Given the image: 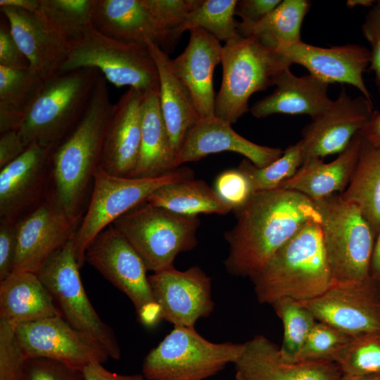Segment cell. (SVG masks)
<instances>
[{
	"mask_svg": "<svg viewBox=\"0 0 380 380\" xmlns=\"http://www.w3.org/2000/svg\"><path fill=\"white\" fill-rule=\"evenodd\" d=\"M233 212L236 223L224 234L229 245L224 265L229 274L250 279L305 224L322 221L313 201L281 189L255 192Z\"/></svg>",
	"mask_w": 380,
	"mask_h": 380,
	"instance_id": "6da1fadb",
	"label": "cell"
},
{
	"mask_svg": "<svg viewBox=\"0 0 380 380\" xmlns=\"http://www.w3.org/2000/svg\"><path fill=\"white\" fill-rule=\"evenodd\" d=\"M107 80L101 75L89 104L75 127L52 149L50 167L53 199L75 222L99 165L107 123L113 106Z\"/></svg>",
	"mask_w": 380,
	"mask_h": 380,
	"instance_id": "7a4b0ae2",
	"label": "cell"
},
{
	"mask_svg": "<svg viewBox=\"0 0 380 380\" xmlns=\"http://www.w3.org/2000/svg\"><path fill=\"white\" fill-rule=\"evenodd\" d=\"M260 303L284 298L298 302L317 297L335 284L320 224H305L252 277Z\"/></svg>",
	"mask_w": 380,
	"mask_h": 380,
	"instance_id": "3957f363",
	"label": "cell"
},
{
	"mask_svg": "<svg viewBox=\"0 0 380 380\" xmlns=\"http://www.w3.org/2000/svg\"><path fill=\"white\" fill-rule=\"evenodd\" d=\"M221 64L222 79L215 115L231 125L249 110L248 100L253 94L275 86L279 75L292 65L253 35L225 43Z\"/></svg>",
	"mask_w": 380,
	"mask_h": 380,
	"instance_id": "277c9868",
	"label": "cell"
},
{
	"mask_svg": "<svg viewBox=\"0 0 380 380\" xmlns=\"http://www.w3.org/2000/svg\"><path fill=\"white\" fill-rule=\"evenodd\" d=\"M101 75L81 68L44 80L18 130L25 144L60 142L80 120Z\"/></svg>",
	"mask_w": 380,
	"mask_h": 380,
	"instance_id": "5b68a950",
	"label": "cell"
},
{
	"mask_svg": "<svg viewBox=\"0 0 380 380\" xmlns=\"http://www.w3.org/2000/svg\"><path fill=\"white\" fill-rule=\"evenodd\" d=\"M194 178L188 167L151 177H120L111 175L100 165L93 177V189L87 212L76 229L73 240L79 267L85 262V253L93 240L117 219L146 202L158 188Z\"/></svg>",
	"mask_w": 380,
	"mask_h": 380,
	"instance_id": "8992f818",
	"label": "cell"
},
{
	"mask_svg": "<svg viewBox=\"0 0 380 380\" xmlns=\"http://www.w3.org/2000/svg\"><path fill=\"white\" fill-rule=\"evenodd\" d=\"M335 284L368 281L376 236L360 210L339 194L314 201Z\"/></svg>",
	"mask_w": 380,
	"mask_h": 380,
	"instance_id": "52a82bcc",
	"label": "cell"
},
{
	"mask_svg": "<svg viewBox=\"0 0 380 380\" xmlns=\"http://www.w3.org/2000/svg\"><path fill=\"white\" fill-rule=\"evenodd\" d=\"M200 224L198 216L182 215L147 202L112 223L153 272L173 267L179 253L196 246Z\"/></svg>",
	"mask_w": 380,
	"mask_h": 380,
	"instance_id": "ba28073f",
	"label": "cell"
},
{
	"mask_svg": "<svg viewBox=\"0 0 380 380\" xmlns=\"http://www.w3.org/2000/svg\"><path fill=\"white\" fill-rule=\"evenodd\" d=\"M244 343H213L194 327L174 326L145 357L142 374L146 380H203L234 364Z\"/></svg>",
	"mask_w": 380,
	"mask_h": 380,
	"instance_id": "9c48e42d",
	"label": "cell"
},
{
	"mask_svg": "<svg viewBox=\"0 0 380 380\" xmlns=\"http://www.w3.org/2000/svg\"><path fill=\"white\" fill-rule=\"evenodd\" d=\"M94 68L117 87L142 92L159 86L156 64L145 45L119 41L92 27L70 44L58 73Z\"/></svg>",
	"mask_w": 380,
	"mask_h": 380,
	"instance_id": "30bf717a",
	"label": "cell"
},
{
	"mask_svg": "<svg viewBox=\"0 0 380 380\" xmlns=\"http://www.w3.org/2000/svg\"><path fill=\"white\" fill-rule=\"evenodd\" d=\"M85 262L129 298L138 321L144 326L153 327L163 319L144 262L112 224L90 243L86 251Z\"/></svg>",
	"mask_w": 380,
	"mask_h": 380,
	"instance_id": "8fae6325",
	"label": "cell"
},
{
	"mask_svg": "<svg viewBox=\"0 0 380 380\" xmlns=\"http://www.w3.org/2000/svg\"><path fill=\"white\" fill-rule=\"evenodd\" d=\"M73 237L44 264L37 275L63 317L73 327L94 336L106 348L110 358L118 360L121 350L115 334L101 319L84 289L75 255Z\"/></svg>",
	"mask_w": 380,
	"mask_h": 380,
	"instance_id": "7c38bea8",
	"label": "cell"
},
{
	"mask_svg": "<svg viewBox=\"0 0 380 380\" xmlns=\"http://www.w3.org/2000/svg\"><path fill=\"white\" fill-rule=\"evenodd\" d=\"M15 334L25 360L48 358L82 371L110 357L97 339L73 327L62 316L20 324L15 327Z\"/></svg>",
	"mask_w": 380,
	"mask_h": 380,
	"instance_id": "4fadbf2b",
	"label": "cell"
},
{
	"mask_svg": "<svg viewBox=\"0 0 380 380\" xmlns=\"http://www.w3.org/2000/svg\"><path fill=\"white\" fill-rule=\"evenodd\" d=\"M93 25L115 39L145 46L151 42L167 53L179 39L156 0H94Z\"/></svg>",
	"mask_w": 380,
	"mask_h": 380,
	"instance_id": "5bb4252c",
	"label": "cell"
},
{
	"mask_svg": "<svg viewBox=\"0 0 380 380\" xmlns=\"http://www.w3.org/2000/svg\"><path fill=\"white\" fill-rule=\"evenodd\" d=\"M372 279L359 284H334L317 297L299 302L315 318L353 338L380 334V300Z\"/></svg>",
	"mask_w": 380,
	"mask_h": 380,
	"instance_id": "9a60e30c",
	"label": "cell"
},
{
	"mask_svg": "<svg viewBox=\"0 0 380 380\" xmlns=\"http://www.w3.org/2000/svg\"><path fill=\"white\" fill-rule=\"evenodd\" d=\"M71 220L53 198L43 201L16 223L13 272L37 274L75 233Z\"/></svg>",
	"mask_w": 380,
	"mask_h": 380,
	"instance_id": "2e32d148",
	"label": "cell"
},
{
	"mask_svg": "<svg viewBox=\"0 0 380 380\" xmlns=\"http://www.w3.org/2000/svg\"><path fill=\"white\" fill-rule=\"evenodd\" d=\"M163 319L174 326L194 327L213 311L211 279L198 266L186 270L174 266L148 276Z\"/></svg>",
	"mask_w": 380,
	"mask_h": 380,
	"instance_id": "e0dca14e",
	"label": "cell"
},
{
	"mask_svg": "<svg viewBox=\"0 0 380 380\" xmlns=\"http://www.w3.org/2000/svg\"><path fill=\"white\" fill-rule=\"evenodd\" d=\"M372 101L365 96L352 98L345 89L301 132L304 160L341 153L371 118Z\"/></svg>",
	"mask_w": 380,
	"mask_h": 380,
	"instance_id": "ac0fdd59",
	"label": "cell"
},
{
	"mask_svg": "<svg viewBox=\"0 0 380 380\" xmlns=\"http://www.w3.org/2000/svg\"><path fill=\"white\" fill-rule=\"evenodd\" d=\"M277 52L291 64L305 67L310 75L329 84H347L357 88L363 96L372 101L363 79V72L370 64V51L358 44L320 47L302 41L280 47Z\"/></svg>",
	"mask_w": 380,
	"mask_h": 380,
	"instance_id": "d6986e66",
	"label": "cell"
},
{
	"mask_svg": "<svg viewBox=\"0 0 380 380\" xmlns=\"http://www.w3.org/2000/svg\"><path fill=\"white\" fill-rule=\"evenodd\" d=\"M144 92L129 88L113 104L105 132L99 165L107 172L131 177L139 153Z\"/></svg>",
	"mask_w": 380,
	"mask_h": 380,
	"instance_id": "ffe728a7",
	"label": "cell"
},
{
	"mask_svg": "<svg viewBox=\"0 0 380 380\" xmlns=\"http://www.w3.org/2000/svg\"><path fill=\"white\" fill-rule=\"evenodd\" d=\"M234 365L236 372L249 380H339L343 375L334 362L288 360L280 348L262 335L244 343Z\"/></svg>",
	"mask_w": 380,
	"mask_h": 380,
	"instance_id": "44dd1931",
	"label": "cell"
},
{
	"mask_svg": "<svg viewBox=\"0 0 380 380\" xmlns=\"http://www.w3.org/2000/svg\"><path fill=\"white\" fill-rule=\"evenodd\" d=\"M232 125L216 115L201 118L187 132L176 159V167L216 153L232 151L258 167L278 159L284 151L253 143L236 132Z\"/></svg>",
	"mask_w": 380,
	"mask_h": 380,
	"instance_id": "7402d4cb",
	"label": "cell"
},
{
	"mask_svg": "<svg viewBox=\"0 0 380 380\" xmlns=\"http://www.w3.org/2000/svg\"><path fill=\"white\" fill-rule=\"evenodd\" d=\"M184 51L170 59L171 67L189 91L201 118L215 115V68L221 63L222 46L213 34L201 28L189 30Z\"/></svg>",
	"mask_w": 380,
	"mask_h": 380,
	"instance_id": "603a6c76",
	"label": "cell"
},
{
	"mask_svg": "<svg viewBox=\"0 0 380 380\" xmlns=\"http://www.w3.org/2000/svg\"><path fill=\"white\" fill-rule=\"evenodd\" d=\"M53 148L31 144L19 157L1 169V219L18 221L23 212L37 204Z\"/></svg>",
	"mask_w": 380,
	"mask_h": 380,
	"instance_id": "cb8c5ba5",
	"label": "cell"
},
{
	"mask_svg": "<svg viewBox=\"0 0 380 380\" xmlns=\"http://www.w3.org/2000/svg\"><path fill=\"white\" fill-rule=\"evenodd\" d=\"M0 8L14 39L30 63V69L43 81L58 74L70 44L37 13L13 7Z\"/></svg>",
	"mask_w": 380,
	"mask_h": 380,
	"instance_id": "d4e9b609",
	"label": "cell"
},
{
	"mask_svg": "<svg viewBox=\"0 0 380 380\" xmlns=\"http://www.w3.org/2000/svg\"><path fill=\"white\" fill-rule=\"evenodd\" d=\"M362 143L363 137L358 132L334 160L324 163L319 158L305 160L296 174L278 189L299 192L313 201L343 193L355 171Z\"/></svg>",
	"mask_w": 380,
	"mask_h": 380,
	"instance_id": "484cf974",
	"label": "cell"
},
{
	"mask_svg": "<svg viewBox=\"0 0 380 380\" xmlns=\"http://www.w3.org/2000/svg\"><path fill=\"white\" fill-rule=\"evenodd\" d=\"M273 92L257 101L250 109L257 118L273 114L307 115L314 118L331 103L329 84L308 74L296 76L290 69L277 78Z\"/></svg>",
	"mask_w": 380,
	"mask_h": 380,
	"instance_id": "4316f807",
	"label": "cell"
},
{
	"mask_svg": "<svg viewBox=\"0 0 380 380\" xmlns=\"http://www.w3.org/2000/svg\"><path fill=\"white\" fill-rule=\"evenodd\" d=\"M146 46L158 68L160 111L177 159L187 132L200 117L189 91L174 72L168 53L153 43Z\"/></svg>",
	"mask_w": 380,
	"mask_h": 380,
	"instance_id": "83f0119b",
	"label": "cell"
},
{
	"mask_svg": "<svg viewBox=\"0 0 380 380\" xmlns=\"http://www.w3.org/2000/svg\"><path fill=\"white\" fill-rule=\"evenodd\" d=\"M56 316L62 314L37 274L13 272L0 281V319L16 327Z\"/></svg>",
	"mask_w": 380,
	"mask_h": 380,
	"instance_id": "f1b7e54d",
	"label": "cell"
},
{
	"mask_svg": "<svg viewBox=\"0 0 380 380\" xmlns=\"http://www.w3.org/2000/svg\"><path fill=\"white\" fill-rule=\"evenodd\" d=\"M175 163L176 157L160 111L158 86L144 95L140 149L131 177L163 175L177 168Z\"/></svg>",
	"mask_w": 380,
	"mask_h": 380,
	"instance_id": "f546056e",
	"label": "cell"
},
{
	"mask_svg": "<svg viewBox=\"0 0 380 380\" xmlns=\"http://www.w3.org/2000/svg\"><path fill=\"white\" fill-rule=\"evenodd\" d=\"M339 194L360 210L376 236L380 231V146L363 138L353 175L346 190Z\"/></svg>",
	"mask_w": 380,
	"mask_h": 380,
	"instance_id": "4dcf8cb0",
	"label": "cell"
},
{
	"mask_svg": "<svg viewBox=\"0 0 380 380\" xmlns=\"http://www.w3.org/2000/svg\"><path fill=\"white\" fill-rule=\"evenodd\" d=\"M146 202L186 216L226 215L232 211L213 188L195 178L163 186L155 190Z\"/></svg>",
	"mask_w": 380,
	"mask_h": 380,
	"instance_id": "1f68e13d",
	"label": "cell"
},
{
	"mask_svg": "<svg viewBox=\"0 0 380 380\" xmlns=\"http://www.w3.org/2000/svg\"><path fill=\"white\" fill-rule=\"evenodd\" d=\"M311 3L308 0H284L263 20L255 24H238L241 36L253 35L277 51L300 42V28Z\"/></svg>",
	"mask_w": 380,
	"mask_h": 380,
	"instance_id": "d6a6232c",
	"label": "cell"
},
{
	"mask_svg": "<svg viewBox=\"0 0 380 380\" xmlns=\"http://www.w3.org/2000/svg\"><path fill=\"white\" fill-rule=\"evenodd\" d=\"M42 82L30 69L0 66V133L19 129Z\"/></svg>",
	"mask_w": 380,
	"mask_h": 380,
	"instance_id": "836d02e7",
	"label": "cell"
},
{
	"mask_svg": "<svg viewBox=\"0 0 380 380\" xmlns=\"http://www.w3.org/2000/svg\"><path fill=\"white\" fill-rule=\"evenodd\" d=\"M94 0H40L37 13L70 44L93 25Z\"/></svg>",
	"mask_w": 380,
	"mask_h": 380,
	"instance_id": "e575fe53",
	"label": "cell"
},
{
	"mask_svg": "<svg viewBox=\"0 0 380 380\" xmlns=\"http://www.w3.org/2000/svg\"><path fill=\"white\" fill-rule=\"evenodd\" d=\"M236 0H203L184 18L177 32L201 28L225 43L239 37V22L234 19Z\"/></svg>",
	"mask_w": 380,
	"mask_h": 380,
	"instance_id": "d590c367",
	"label": "cell"
},
{
	"mask_svg": "<svg viewBox=\"0 0 380 380\" xmlns=\"http://www.w3.org/2000/svg\"><path fill=\"white\" fill-rule=\"evenodd\" d=\"M303 162V147L300 140L289 146L278 159L265 167H258L243 159L238 168L248 177L257 192L277 189L296 174Z\"/></svg>",
	"mask_w": 380,
	"mask_h": 380,
	"instance_id": "8d00e7d4",
	"label": "cell"
},
{
	"mask_svg": "<svg viewBox=\"0 0 380 380\" xmlns=\"http://www.w3.org/2000/svg\"><path fill=\"white\" fill-rule=\"evenodd\" d=\"M272 305L283 324L281 355L295 362L317 320L300 303L291 299H280Z\"/></svg>",
	"mask_w": 380,
	"mask_h": 380,
	"instance_id": "74e56055",
	"label": "cell"
},
{
	"mask_svg": "<svg viewBox=\"0 0 380 380\" xmlns=\"http://www.w3.org/2000/svg\"><path fill=\"white\" fill-rule=\"evenodd\" d=\"M336 364L348 376L380 374V334L353 338Z\"/></svg>",
	"mask_w": 380,
	"mask_h": 380,
	"instance_id": "f35d334b",
	"label": "cell"
},
{
	"mask_svg": "<svg viewBox=\"0 0 380 380\" xmlns=\"http://www.w3.org/2000/svg\"><path fill=\"white\" fill-rule=\"evenodd\" d=\"M352 339L334 327L317 321L295 362L325 360L336 363Z\"/></svg>",
	"mask_w": 380,
	"mask_h": 380,
	"instance_id": "ab89813d",
	"label": "cell"
},
{
	"mask_svg": "<svg viewBox=\"0 0 380 380\" xmlns=\"http://www.w3.org/2000/svg\"><path fill=\"white\" fill-rule=\"evenodd\" d=\"M25 360L15 326L0 319V380H20Z\"/></svg>",
	"mask_w": 380,
	"mask_h": 380,
	"instance_id": "60d3db41",
	"label": "cell"
},
{
	"mask_svg": "<svg viewBox=\"0 0 380 380\" xmlns=\"http://www.w3.org/2000/svg\"><path fill=\"white\" fill-rule=\"evenodd\" d=\"M213 189L232 211L243 206L255 193L249 179L239 168L220 173L215 180Z\"/></svg>",
	"mask_w": 380,
	"mask_h": 380,
	"instance_id": "b9f144b4",
	"label": "cell"
},
{
	"mask_svg": "<svg viewBox=\"0 0 380 380\" xmlns=\"http://www.w3.org/2000/svg\"><path fill=\"white\" fill-rule=\"evenodd\" d=\"M20 380H85L82 370L44 357L25 360Z\"/></svg>",
	"mask_w": 380,
	"mask_h": 380,
	"instance_id": "7bdbcfd3",
	"label": "cell"
},
{
	"mask_svg": "<svg viewBox=\"0 0 380 380\" xmlns=\"http://www.w3.org/2000/svg\"><path fill=\"white\" fill-rule=\"evenodd\" d=\"M362 30L371 46L370 69L374 72L376 84L380 90V0L375 1L368 11Z\"/></svg>",
	"mask_w": 380,
	"mask_h": 380,
	"instance_id": "ee69618b",
	"label": "cell"
},
{
	"mask_svg": "<svg viewBox=\"0 0 380 380\" xmlns=\"http://www.w3.org/2000/svg\"><path fill=\"white\" fill-rule=\"evenodd\" d=\"M0 66L18 70L30 69V63L14 39L7 20H1L0 25Z\"/></svg>",
	"mask_w": 380,
	"mask_h": 380,
	"instance_id": "f6af8a7d",
	"label": "cell"
},
{
	"mask_svg": "<svg viewBox=\"0 0 380 380\" xmlns=\"http://www.w3.org/2000/svg\"><path fill=\"white\" fill-rule=\"evenodd\" d=\"M16 223L1 219L0 224V281L12 273L16 249Z\"/></svg>",
	"mask_w": 380,
	"mask_h": 380,
	"instance_id": "bcb514c9",
	"label": "cell"
},
{
	"mask_svg": "<svg viewBox=\"0 0 380 380\" xmlns=\"http://www.w3.org/2000/svg\"><path fill=\"white\" fill-rule=\"evenodd\" d=\"M280 0H239L235 13L241 23L255 24L266 18L281 2Z\"/></svg>",
	"mask_w": 380,
	"mask_h": 380,
	"instance_id": "7dc6e473",
	"label": "cell"
},
{
	"mask_svg": "<svg viewBox=\"0 0 380 380\" xmlns=\"http://www.w3.org/2000/svg\"><path fill=\"white\" fill-rule=\"evenodd\" d=\"M18 130L1 133L0 136V169L19 157L26 149Z\"/></svg>",
	"mask_w": 380,
	"mask_h": 380,
	"instance_id": "c3c4849f",
	"label": "cell"
},
{
	"mask_svg": "<svg viewBox=\"0 0 380 380\" xmlns=\"http://www.w3.org/2000/svg\"><path fill=\"white\" fill-rule=\"evenodd\" d=\"M82 372L85 380H146L142 374H120L111 372L99 362L87 365Z\"/></svg>",
	"mask_w": 380,
	"mask_h": 380,
	"instance_id": "681fc988",
	"label": "cell"
},
{
	"mask_svg": "<svg viewBox=\"0 0 380 380\" xmlns=\"http://www.w3.org/2000/svg\"><path fill=\"white\" fill-rule=\"evenodd\" d=\"M360 132L366 141L373 146H380V112L374 111Z\"/></svg>",
	"mask_w": 380,
	"mask_h": 380,
	"instance_id": "f907efd6",
	"label": "cell"
},
{
	"mask_svg": "<svg viewBox=\"0 0 380 380\" xmlns=\"http://www.w3.org/2000/svg\"><path fill=\"white\" fill-rule=\"evenodd\" d=\"M8 6L20 8L36 13L40 6V0H0V7Z\"/></svg>",
	"mask_w": 380,
	"mask_h": 380,
	"instance_id": "816d5d0a",
	"label": "cell"
},
{
	"mask_svg": "<svg viewBox=\"0 0 380 380\" xmlns=\"http://www.w3.org/2000/svg\"><path fill=\"white\" fill-rule=\"evenodd\" d=\"M370 277L376 283L380 284V231L375 239L370 265Z\"/></svg>",
	"mask_w": 380,
	"mask_h": 380,
	"instance_id": "f5cc1de1",
	"label": "cell"
},
{
	"mask_svg": "<svg viewBox=\"0 0 380 380\" xmlns=\"http://www.w3.org/2000/svg\"><path fill=\"white\" fill-rule=\"evenodd\" d=\"M376 1L372 0H348L347 6L350 8H353L357 6H373Z\"/></svg>",
	"mask_w": 380,
	"mask_h": 380,
	"instance_id": "db71d44e",
	"label": "cell"
},
{
	"mask_svg": "<svg viewBox=\"0 0 380 380\" xmlns=\"http://www.w3.org/2000/svg\"><path fill=\"white\" fill-rule=\"evenodd\" d=\"M339 380H380V374L367 376H348L342 375Z\"/></svg>",
	"mask_w": 380,
	"mask_h": 380,
	"instance_id": "11a10c76",
	"label": "cell"
},
{
	"mask_svg": "<svg viewBox=\"0 0 380 380\" xmlns=\"http://www.w3.org/2000/svg\"><path fill=\"white\" fill-rule=\"evenodd\" d=\"M235 380H249V379H246L241 374L236 372V376H235Z\"/></svg>",
	"mask_w": 380,
	"mask_h": 380,
	"instance_id": "9f6ffc18",
	"label": "cell"
},
{
	"mask_svg": "<svg viewBox=\"0 0 380 380\" xmlns=\"http://www.w3.org/2000/svg\"><path fill=\"white\" fill-rule=\"evenodd\" d=\"M379 289H380V284H379Z\"/></svg>",
	"mask_w": 380,
	"mask_h": 380,
	"instance_id": "6f0895ef",
	"label": "cell"
}]
</instances>
